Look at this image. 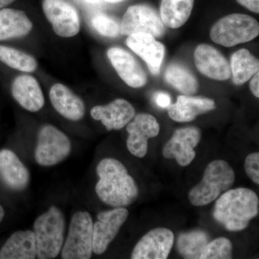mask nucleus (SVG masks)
I'll return each mask as SVG.
<instances>
[{
  "instance_id": "obj_1",
  "label": "nucleus",
  "mask_w": 259,
  "mask_h": 259,
  "mask_svg": "<svg viewBox=\"0 0 259 259\" xmlns=\"http://www.w3.org/2000/svg\"><path fill=\"white\" fill-rule=\"evenodd\" d=\"M99 181L95 191L100 200L107 205L126 207L139 197V188L126 167L115 158L102 159L97 166Z\"/></svg>"
},
{
  "instance_id": "obj_2",
  "label": "nucleus",
  "mask_w": 259,
  "mask_h": 259,
  "mask_svg": "<svg viewBox=\"0 0 259 259\" xmlns=\"http://www.w3.org/2000/svg\"><path fill=\"white\" fill-rule=\"evenodd\" d=\"M259 199L254 191L240 188L228 190L216 200L213 218L231 232L245 230L258 214Z\"/></svg>"
},
{
  "instance_id": "obj_3",
  "label": "nucleus",
  "mask_w": 259,
  "mask_h": 259,
  "mask_svg": "<svg viewBox=\"0 0 259 259\" xmlns=\"http://www.w3.org/2000/svg\"><path fill=\"white\" fill-rule=\"evenodd\" d=\"M66 222L64 214L56 206L35 220L33 233L36 243V258H55L59 255L64 243Z\"/></svg>"
},
{
  "instance_id": "obj_4",
  "label": "nucleus",
  "mask_w": 259,
  "mask_h": 259,
  "mask_svg": "<svg viewBox=\"0 0 259 259\" xmlns=\"http://www.w3.org/2000/svg\"><path fill=\"white\" fill-rule=\"evenodd\" d=\"M235 172L228 162L215 160L209 163L204 170L203 178L189 192L190 203L202 207L216 200L235 182Z\"/></svg>"
},
{
  "instance_id": "obj_5",
  "label": "nucleus",
  "mask_w": 259,
  "mask_h": 259,
  "mask_svg": "<svg viewBox=\"0 0 259 259\" xmlns=\"http://www.w3.org/2000/svg\"><path fill=\"white\" fill-rule=\"evenodd\" d=\"M259 34L258 21L250 15L233 13L218 20L211 28L213 42L225 47H233L253 40Z\"/></svg>"
},
{
  "instance_id": "obj_6",
  "label": "nucleus",
  "mask_w": 259,
  "mask_h": 259,
  "mask_svg": "<svg viewBox=\"0 0 259 259\" xmlns=\"http://www.w3.org/2000/svg\"><path fill=\"white\" fill-rule=\"evenodd\" d=\"M93 253V221L88 212L79 211L71 218L61 250L64 259H90Z\"/></svg>"
},
{
  "instance_id": "obj_7",
  "label": "nucleus",
  "mask_w": 259,
  "mask_h": 259,
  "mask_svg": "<svg viewBox=\"0 0 259 259\" xmlns=\"http://www.w3.org/2000/svg\"><path fill=\"white\" fill-rule=\"evenodd\" d=\"M71 151V143L64 133L52 125L42 126L37 134L35 161L42 166H52L64 161Z\"/></svg>"
},
{
  "instance_id": "obj_8",
  "label": "nucleus",
  "mask_w": 259,
  "mask_h": 259,
  "mask_svg": "<svg viewBox=\"0 0 259 259\" xmlns=\"http://www.w3.org/2000/svg\"><path fill=\"white\" fill-rule=\"evenodd\" d=\"M165 30L159 13L153 7L146 4L130 6L120 23L121 35L127 36L145 32L160 37L165 33Z\"/></svg>"
},
{
  "instance_id": "obj_9",
  "label": "nucleus",
  "mask_w": 259,
  "mask_h": 259,
  "mask_svg": "<svg viewBox=\"0 0 259 259\" xmlns=\"http://www.w3.org/2000/svg\"><path fill=\"white\" fill-rule=\"evenodd\" d=\"M128 216V210L125 207H116L99 213L97 222L93 223V252L95 254L101 255L106 251Z\"/></svg>"
},
{
  "instance_id": "obj_10",
  "label": "nucleus",
  "mask_w": 259,
  "mask_h": 259,
  "mask_svg": "<svg viewBox=\"0 0 259 259\" xmlns=\"http://www.w3.org/2000/svg\"><path fill=\"white\" fill-rule=\"evenodd\" d=\"M42 10L56 35L71 37L79 33V14L66 0H44Z\"/></svg>"
},
{
  "instance_id": "obj_11",
  "label": "nucleus",
  "mask_w": 259,
  "mask_h": 259,
  "mask_svg": "<svg viewBox=\"0 0 259 259\" xmlns=\"http://www.w3.org/2000/svg\"><path fill=\"white\" fill-rule=\"evenodd\" d=\"M200 140L198 127L190 126L177 129L163 146V156L168 159L175 158L180 166H189L195 158L194 148Z\"/></svg>"
},
{
  "instance_id": "obj_12",
  "label": "nucleus",
  "mask_w": 259,
  "mask_h": 259,
  "mask_svg": "<svg viewBox=\"0 0 259 259\" xmlns=\"http://www.w3.org/2000/svg\"><path fill=\"white\" fill-rule=\"evenodd\" d=\"M129 134L127 148L136 157L144 158L148 151V139L156 137L160 132V125L153 115L140 113L135 115L127 125Z\"/></svg>"
},
{
  "instance_id": "obj_13",
  "label": "nucleus",
  "mask_w": 259,
  "mask_h": 259,
  "mask_svg": "<svg viewBox=\"0 0 259 259\" xmlns=\"http://www.w3.org/2000/svg\"><path fill=\"white\" fill-rule=\"evenodd\" d=\"M175 243V235L168 228L151 230L140 239L131 254L132 259H166Z\"/></svg>"
},
{
  "instance_id": "obj_14",
  "label": "nucleus",
  "mask_w": 259,
  "mask_h": 259,
  "mask_svg": "<svg viewBox=\"0 0 259 259\" xmlns=\"http://www.w3.org/2000/svg\"><path fill=\"white\" fill-rule=\"evenodd\" d=\"M126 45L145 61L151 74L157 76L165 56V47L152 35L139 32L128 35Z\"/></svg>"
},
{
  "instance_id": "obj_15",
  "label": "nucleus",
  "mask_w": 259,
  "mask_h": 259,
  "mask_svg": "<svg viewBox=\"0 0 259 259\" xmlns=\"http://www.w3.org/2000/svg\"><path fill=\"white\" fill-rule=\"evenodd\" d=\"M194 59L197 70L209 79L226 81L231 77L230 63L212 46L199 45L194 51Z\"/></svg>"
},
{
  "instance_id": "obj_16",
  "label": "nucleus",
  "mask_w": 259,
  "mask_h": 259,
  "mask_svg": "<svg viewBox=\"0 0 259 259\" xmlns=\"http://www.w3.org/2000/svg\"><path fill=\"white\" fill-rule=\"evenodd\" d=\"M107 56L121 79L132 88H141L147 83V75L139 61L128 51L120 47L108 49Z\"/></svg>"
},
{
  "instance_id": "obj_17",
  "label": "nucleus",
  "mask_w": 259,
  "mask_h": 259,
  "mask_svg": "<svg viewBox=\"0 0 259 259\" xmlns=\"http://www.w3.org/2000/svg\"><path fill=\"white\" fill-rule=\"evenodd\" d=\"M92 117L100 120L108 131L123 128L136 115V110L124 99H116L106 105H97L91 110Z\"/></svg>"
},
{
  "instance_id": "obj_18",
  "label": "nucleus",
  "mask_w": 259,
  "mask_h": 259,
  "mask_svg": "<svg viewBox=\"0 0 259 259\" xmlns=\"http://www.w3.org/2000/svg\"><path fill=\"white\" fill-rule=\"evenodd\" d=\"M0 180L10 190L23 191L30 183L29 170L13 151H0Z\"/></svg>"
},
{
  "instance_id": "obj_19",
  "label": "nucleus",
  "mask_w": 259,
  "mask_h": 259,
  "mask_svg": "<svg viewBox=\"0 0 259 259\" xmlns=\"http://www.w3.org/2000/svg\"><path fill=\"white\" fill-rule=\"evenodd\" d=\"M215 107L212 99L183 95L177 97L176 103L168 107V114L175 122H188L197 116L212 111Z\"/></svg>"
},
{
  "instance_id": "obj_20",
  "label": "nucleus",
  "mask_w": 259,
  "mask_h": 259,
  "mask_svg": "<svg viewBox=\"0 0 259 259\" xmlns=\"http://www.w3.org/2000/svg\"><path fill=\"white\" fill-rule=\"evenodd\" d=\"M12 95L22 107L29 112L41 110L45 104L44 93L38 81L30 75H20L13 81Z\"/></svg>"
},
{
  "instance_id": "obj_21",
  "label": "nucleus",
  "mask_w": 259,
  "mask_h": 259,
  "mask_svg": "<svg viewBox=\"0 0 259 259\" xmlns=\"http://www.w3.org/2000/svg\"><path fill=\"white\" fill-rule=\"evenodd\" d=\"M49 97L53 107L65 118L78 121L84 116L83 100L62 83H56L51 88Z\"/></svg>"
},
{
  "instance_id": "obj_22",
  "label": "nucleus",
  "mask_w": 259,
  "mask_h": 259,
  "mask_svg": "<svg viewBox=\"0 0 259 259\" xmlns=\"http://www.w3.org/2000/svg\"><path fill=\"white\" fill-rule=\"evenodd\" d=\"M32 27L25 12L11 8L0 10V41L25 36Z\"/></svg>"
},
{
  "instance_id": "obj_23",
  "label": "nucleus",
  "mask_w": 259,
  "mask_h": 259,
  "mask_svg": "<svg viewBox=\"0 0 259 259\" xmlns=\"http://www.w3.org/2000/svg\"><path fill=\"white\" fill-rule=\"evenodd\" d=\"M36 256L33 231L15 232L0 250V259H35Z\"/></svg>"
},
{
  "instance_id": "obj_24",
  "label": "nucleus",
  "mask_w": 259,
  "mask_h": 259,
  "mask_svg": "<svg viewBox=\"0 0 259 259\" xmlns=\"http://www.w3.org/2000/svg\"><path fill=\"white\" fill-rule=\"evenodd\" d=\"M194 0H161L159 15L165 26L177 29L190 18Z\"/></svg>"
},
{
  "instance_id": "obj_25",
  "label": "nucleus",
  "mask_w": 259,
  "mask_h": 259,
  "mask_svg": "<svg viewBox=\"0 0 259 259\" xmlns=\"http://www.w3.org/2000/svg\"><path fill=\"white\" fill-rule=\"evenodd\" d=\"M230 66L233 83L240 86L258 72L259 61L249 51L242 49L232 54Z\"/></svg>"
},
{
  "instance_id": "obj_26",
  "label": "nucleus",
  "mask_w": 259,
  "mask_h": 259,
  "mask_svg": "<svg viewBox=\"0 0 259 259\" xmlns=\"http://www.w3.org/2000/svg\"><path fill=\"white\" fill-rule=\"evenodd\" d=\"M165 81L172 88L186 95L198 92L199 81L188 67L179 63L168 65L163 75Z\"/></svg>"
},
{
  "instance_id": "obj_27",
  "label": "nucleus",
  "mask_w": 259,
  "mask_h": 259,
  "mask_svg": "<svg viewBox=\"0 0 259 259\" xmlns=\"http://www.w3.org/2000/svg\"><path fill=\"white\" fill-rule=\"evenodd\" d=\"M209 242V237L202 230L182 233L177 240V248L182 256L187 259H200L202 252Z\"/></svg>"
},
{
  "instance_id": "obj_28",
  "label": "nucleus",
  "mask_w": 259,
  "mask_h": 259,
  "mask_svg": "<svg viewBox=\"0 0 259 259\" xmlns=\"http://www.w3.org/2000/svg\"><path fill=\"white\" fill-rule=\"evenodd\" d=\"M0 61L12 69L33 72L37 69V61L32 56L14 48L0 45Z\"/></svg>"
},
{
  "instance_id": "obj_29",
  "label": "nucleus",
  "mask_w": 259,
  "mask_h": 259,
  "mask_svg": "<svg viewBox=\"0 0 259 259\" xmlns=\"http://www.w3.org/2000/svg\"><path fill=\"white\" fill-rule=\"evenodd\" d=\"M233 256V244L228 238H216L209 242L202 252L200 259H231Z\"/></svg>"
},
{
  "instance_id": "obj_30",
  "label": "nucleus",
  "mask_w": 259,
  "mask_h": 259,
  "mask_svg": "<svg viewBox=\"0 0 259 259\" xmlns=\"http://www.w3.org/2000/svg\"><path fill=\"white\" fill-rule=\"evenodd\" d=\"M93 28L102 36L117 37L120 35V23L113 17L106 14H97L91 21Z\"/></svg>"
},
{
  "instance_id": "obj_31",
  "label": "nucleus",
  "mask_w": 259,
  "mask_h": 259,
  "mask_svg": "<svg viewBox=\"0 0 259 259\" xmlns=\"http://www.w3.org/2000/svg\"><path fill=\"white\" fill-rule=\"evenodd\" d=\"M244 168L247 176L257 185H259V153H250L245 158Z\"/></svg>"
},
{
  "instance_id": "obj_32",
  "label": "nucleus",
  "mask_w": 259,
  "mask_h": 259,
  "mask_svg": "<svg viewBox=\"0 0 259 259\" xmlns=\"http://www.w3.org/2000/svg\"><path fill=\"white\" fill-rule=\"evenodd\" d=\"M153 98L156 105L161 108H168L171 105V96L165 92H157Z\"/></svg>"
},
{
  "instance_id": "obj_33",
  "label": "nucleus",
  "mask_w": 259,
  "mask_h": 259,
  "mask_svg": "<svg viewBox=\"0 0 259 259\" xmlns=\"http://www.w3.org/2000/svg\"><path fill=\"white\" fill-rule=\"evenodd\" d=\"M238 4L254 13H259V0H236Z\"/></svg>"
},
{
  "instance_id": "obj_34",
  "label": "nucleus",
  "mask_w": 259,
  "mask_h": 259,
  "mask_svg": "<svg viewBox=\"0 0 259 259\" xmlns=\"http://www.w3.org/2000/svg\"><path fill=\"white\" fill-rule=\"evenodd\" d=\"M250 90L251 91L252 94L255 97L258 98L259 97V72H257L256 74L253 75L251 78H250V81L249 83Z\"/></svg>"
},
{
  "instance_id": "obj_35",
  "label": "nucleus",
  "mask_w": 259,
  "mask_h": 259,
  "mask_svg": "<svg viewBox=\"0 0 259 259\" xmlns=\"http://www.w3.org/2000/svg\"><path fill=\"white\" fill-rule=\"evenodd\" d=\"M15 0H0V10L14 3Z\"/></svg>"
},
{
  "instance_id": "obj_36",
  "label": "nucleus",
  "mask_w": 259,
  "mask_h": 259,
  "mask_svg": "<svg viewBox=\"0 0 259 259\" xmlns=\"http://www.w3.org/2000/svg\"><path fill=\"white\" fill-rule=\"evenodd\" d=\"M87 1L89 2V3H99V2H100V1H105V2H107V3H119V2H121V1H122V0H87Z\"/></svg>"
},
{
  "instance_id": "obj_37",
  "label": "nucleus",
  "mask_w": 259,
  "mask_h": 259,
  "mask_svg": "<svg viewBox=\"0 0 259 259\" xmlns=\"http://www.w3.org/2000/svg\"><path fill=\"white\" fill-rule=\"evenodd\" d=\"M5 217V210L3 206L0 204V223L3 221V218Z\"/></svg>"
}]
</instances>
